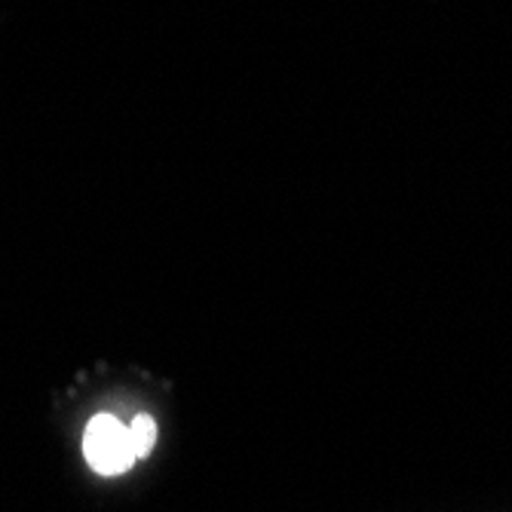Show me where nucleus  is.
Returning a JSON list of instances; mask_svg holds the SVG:
<instances>
[{"instance_id": "2", "label": "nucleus", "mask_w": 512, "mask_h": 512, "mask_svg": "<svg viewBox=\"0 0 512 512\" xmlns=\"http://www.w3.org/2000/svg\"><path fill=\"white\" fill-rule=\"evenodd\" d=\"M154 439H157V424H154V417H148V414H138L135 421H132V427H129V442H132V451H135V457H145V454H151V448H154Z\"/></svg>"}, {"instance_id": "1", "label": "nucleus", "mask_w": 512, "mask_h": 512, "mask_svg": "<svg viewBox=\"0 0 512 512\" xmlns=\"http://www.w3.org/2000/svg\"><path fill=\"white\" fill-rule=\"evenodd\" d=\"M83 454L89 467L102 476H120L132 467L135 451L129 442V427H123L114 414L92 417L83 433Z\"/></svg>"}]
</instances>
